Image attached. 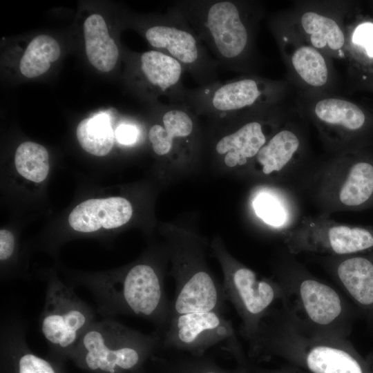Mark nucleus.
Wrapping results in <instances>:
<instances>
[{
	"label": "nucleus",
	"mask_w": 373,
	"mask_h": 373,
	"mask_svg": "<svg viewBox=\"0 0 373 373\" xmlns=\"http://www.w3.org/2000/svg\"><path fill=\"white\" fill-rule=\"evenodd\" d=\"M15 238L11 231L7 229L0 231V260L6 261L10 259L15 251Z\"/></svg>",
	"instance_id": "30"
},
{
	"label": "nucleus",
	"mask_w": 373,
	"mask_h": 373,
	"mask_svg": "<svg viewBox=\"0 0 373 373\" xmlns=\"http://www.w3.org/2000/svg\"><path fill=\"white\" fill-rule=\"evenodd\" d=\"M365 359L373 372V350L367 355Z\"/></svg>",
	"instance_id": "34"
},
{
	"label": "nucleus",
	"mask_w": 373,
	"mask_h": 373,
	"mask_svg": "<svg viewBox=\"0 0 373 373\" xmlns=\"http://www.w3.org/2000/svg\"><path fill=\"white\" fill-rule=\"evenodd\" d=\"M311 195L321 213L373 207L371 146L333 153L314 174Z\"/></svg>",
	"instance_id": "5"
},
{
	"label": "nucleus",
	"mask_w": 373,
	"mask_h": 373,
	"mask_svg": "<svg viewBox=\"0 0 373 373\" xmlns=\"http://www.w3.org/2000/svg\"><path fill=\"white\" fill-rule=\"evenodd\" d=\"M13 321L16 343L20 354L18 373H56L49 362L27 351L25 326L18 319L15 318Z\"/></svg>",
	"instance_id": "29"
},
{
	"label": "nucleus",
	"mask_w": 373,
	"mask_h": 373,
	"mask_svg": "<svg viewBox=\"0 0 373 373\" xmlns=\"http://www.w3.org/2000/svg\"><path fill=\"white\" fill-rule=\"evenodd\" d=\"M289 118L284 104L223 117L209 118L218 133L213 153L226 166H249L272 134Z\"/></svg>",
	"instance_id": "9"
},
{
	"label": "nucleus",
	"mask_w": 373,
	"mask_h": 373,
	"mask_svg": "<svg viewBox=\"0 0 373 373\" xmlns=\"http://www.w3.org/2000/svg\"><path fill=\"white\" fill-rule=\"evenodd\" d=\"M326 269L373 328V251L345 256H324Z\"/></svg>",
	"instance_id": "18"
},
{
	"label": "nucleus",
	"mask_w": 373,
	"mask_h": 373,
	"mask_svg": "<svg viewBox=\"0 0 373 373\" xmlns=\"http://www.w3.org/2000/svg\"><path fill=\"white\" fill-rule=\"evenodd\" d=\"M162 373H249L248 364L229 369L220 366L213 358L207 356L187 354L162 360Z\"/></svg>",
	"instance_id": "28"
},
{
	"label": "nucleus",
	"mask_w": 373,
	"mask_h": 373,
	"mask_svg": "<svg viewBox=\"0 0 373 373\" xmlns=\"http://www.w3.org/2000/svg\"><path fill=\"white\" fill-rule=\"evenodd\" d=\"M84 35L90 63L102 72L112 70L118 61L119 49L104 18L99 14L88 17L84 23Z\"/></svg>",
	"instance_id": "24"
},
{
	"label": "nucleus",
	"mask_w": 373,
	"mask_h": 373,
	"mask_svg": "<svg viewBox=\"0 0 373 373\" xmlns=\"http://www.w3.org/2000/svg\"><path fill=\"white\" fill-rule=\"evenodd\" d=\"M298 106L332 154L372 146V109L334 94L313 96L300 93Z\"/></svg>",
	"instance_id": "7"
},
{
	"label": "nucleus",
	"mask_w": 373,
	"mask_h": 373,
	"mask_svg": "<svg viewBox=\"0 0 373 373\" xmlns=\"http://www.w3.org/2000/svg\"><path fill=\"white\" fill-rule=\"evenodd\" d=\"M373 4V3H372Z\"/></svg>",
	"instance_id": "35"
},
{
	"label": "nucleus",
	"mask_w": 373,
	"mask_h": 373,
	"mask_svg": "<svg viewBox=\"0 0 373 373\" xmlns=\"http://www.w3.org/2000/svg\"><path fill=\"white\" fill-rule=\"evenodd\" d=\"M216 253L222 266V284L227 301L241 319L239 334L249 344L262 320L281 305L285 294L275 278L259 276L254 271L232 258L218 245Z\"/></svg>",
	"instance_id": "11"
},
{
	"label": "nucleus",
	"mask_w": 373,
	"mask_h": 373,
	"mask_svg": "<svg viewBox=\"0 0 373 373\" xmlns=\"http://www.w3.org/2000/svg\"><path fill=\"white\" fill-rule=\"evenodd\" d=\"M76 135L83 149L96 156L107 155L113 146L114 133L110 117L104 113L82 120Z\"/></svg>",
	"instance_id": "25"
},
{
	"label": "nucleus",
	"mask_w": 373,
	"mask_h": 373,
	"mask_svg": "<svg viewBox=\"0 0 373 373\" xmlns=\"http://www.w3.org/2000/svg\"><path fill=\"white\" fill-rule=\"evenodd\" d=\"M283 237L291 254L345 256L373 251V226L340 223L324 213L302 217Z\"/></svg>",
	"instance_id": "14"
},
{
	"label": "nucleus",
	"mask_w": 373,
	"mask_h": 373,
	"mask_svg": "<svg viewBox=\"0 0 373 373\" xmlns=\"http://www.w3.org/2000/svg\"><path fill=\"white\" fill-rule=\"evenodd\" d=\"M95 321L93 309L76 294L73 285L54 275L48 278L39 325L52 349L70 354Z\"/></svg>",
	"instance_id": "15"
},
{
	"label": "nucleus",
	"mask_w": 373,
	"mask_h": 373,
	"mask_svg": "<svg viewBox=\"0 0 373 373\" xmlns=\"http://www.w3.org/2000/svg\"><path fill=\"white\" fill-rule=\"evenodd\" d=\"M275 279L284 290L282 307L300 327L347 338L358 312L334 287L291 258L280 263Z\"/></svg>",
	"instance_id": "3"
},
{
	"label": "nucleus",
	"mask_w": 373,
	"mask_h": 373,
	"mask_svg": "<svg viewBox=\"0 0 373 373\" xmlns=\"http://www.w3.org/2000/svg\"><path fill=\"white\" fill-rule=\"evenodd\" d=\"M137 70L146 93L153 98L165 96L169 103L185 104L189 88L182 82L185 72L174 58L153 50L142 52L138 57Z\"/></svg>",
	"instance_id": "20"
},
{
	"label": "nucleus",
	"mask_w": 373,
	"mask_h": 373,
	"mask_svg": "<svg viewBox=\"0 0 373 373\" xmlns=\"http://www.w3.org/2000/svg\"><path fill=\"white\" fill-rule=\"evenodd\" d=\"M288 92L285 81L243 75L189 89L185 104L197 115L213 118L284 104Z\"/></svg>",
	"instance_id": "8"
},
{
	"label": "nucleus",
	"mask_w": 373,
	"mask_h": 373,
	"mask_svg": "<svg viewBox=\"0 0 373 373\" xmlns=\"http://www.w3.org/2000/svg\"><path fill=\"white\" fill-rule=\"evenodd\" d=\"M15 164L21 176L32 182H41L49 171L48 153L41 144L23 142L16 150Z\"/></svg>",
	"instance_id": "27"
},
{
	"label": "nucleus",
	"mask_w": 373,
	"mask_h": 373,
	"mask_svg": "<svg viewBox=\"0 0 373 373\" xmlns=\"http://www.w3.org/2000/svg\"><path fill=\"white\" fill-rule=\"evenodd\" d=\"M354 5L348 1H298L288 12L311 45L332 60H345L346 23Z\"/></svg>",
	"instance_id": "16"
},
{
	"label": "nucleus",
	"mask_w": 373,
	"mask_h": 373,
	"mask_svg": "<svg viewBox=\"0 0 373 373\" xmlns=\"http://www.w3.org/2000/svg\"><path fill=\"white\" fill-rule=\"evenodd\" d=\"M248 345L250 361L277 357L309 373H373L365 358L347 338L300 327L282 304L262 320Z\"/></svg>",
	"instance_id": "2"
},
{
	"label": "nucleus",
	"mask_w": 373,
	"mask_h": 373,
	"mask_svg": "<svg viewBox=\"0 0 373 373\" xmlns=\"http://www.w3.org/2000/svg\"><path fill=\"white\" fill-rule=\"evenodd\" d=\"M160 349V335L128 327L112 318L95 320L70 353L82 358L92 371L137 373L142 364Z\"/></svg>",
	"instance_id": "6"
},
{
	"label": "nucleus",
	"mask_w": 373,
	"mask_h": 373,
	"mask_svg": "<svg viewBox=\"0 0 373 373\" xmlns=\"http://www.w3.org/2000/svg\"><path fill=\"white\" fill-rule=\"evenodd\" d=\"M132 214L131 204L126 198L89 199L73 209L68 222L74 230L90 233L102 227L111 229L121 227L130 220Z\"/></svg>",
	"instance_id": "21"
},
{
	"label": "nucleus",
	"mask_w": 373,
	"mask_h": 373,
	"mask_svg": "<svg viewBox=\"0 0 373 373\" xmlns=\"http://www.w3.org/2000/svg\"><path fill=\"white\" fill-rule=\"evenodd\" d=\"M159 334L162 349L202 356L210 348L219 346L237 365L249 363L231 321L222 312L207 311L173 316Z\"/></svg>",
	"instance_id": "13"
},
{
	"label": "nucleus",
	"mask_w": 373,
	"mask_h": 373,
	"mask_svg": "<svg viewBox=\"0 0 373 373\" xmlns=\"http://www.w3.org/2000/svg\"><path fill=\"white\" fill-rule=\"evenodd\" d=\"M87 289L105 318L133 316L151 322L161 332L171 318V301L159 268L141 262L123 271L86 277L79 281Z\"/></svg>",
	"instance_id": "4"
},
{
	"label": "nucleus",
	"mask_w": 373,
	"mask_h": 373,
	"mask_svg": "<svg viewBox=\"0 0 373 373\" xmlns=\"http://www.w3.org/2000/svg\"><path fill=\"white\" fill-rule=\"evenodd\" d=\"M353 86L356 89L373 93V69L367 75L353 82Z\"/></svg>",
	"instance_id": "33"
},
{
	"label": "nucleus",
	"mask_w": 373,
	"mask_h": 373,
	"mask_svg": "<svg viewBox=\"0 0 373 373\" xmlns=\"http://www.w3.org/2000/svg\"><path fill=\"white\" fill-rule=\"evenodd\" d=\"M172 6L186 17L219 67L242 75H257L256 48L262 2L253 0H178Z\"/></svg>",
	"instance_id": "1"
},
{
	"label": "nucleus",
	"mask_w": 373,
	"mask_h": 373,
	"mask_svg": "<svg viewBox=\"0 0 373 373\" xmlns=\"http://www.w3.org/2000/svg\"><path fill=\"white\" fill-rule=\"evenodd\" d=\"M157 122L150 127L149 140L160 157L193 154L198 149L199 130L195 113L186 104H157Z\"/></svg>",
	"instance_id": "17"
},
{
	"label": "nucleus",
	"mask_w": 373,
	"mask_h": 373,
	"mask_svg": "<svg viewBox=\"0 0 373 373\" xmlns=\"http://www.w3.org/2000/svg\"><path fill=\"white\" fill-rule=\"evenodd\" d=\"M138 130L132 124H121L115 131V137L118 142L124 145L133 144L138 136Z\"/></svg>",
	"instance_id": "32"
},
{
	"label": "nucleus",
	"mask_w": 373,
	"mask_h": 373,
	"mask_svg": "<svg viewBox=\"0 0 373 373\" xmlns=\"http://www.w3.org/2000/svg\"><path fill=\"white\" fill-rule=\"evenodd\" d=\"M144 35L155 50L179 61L199 86L218 80L217 61L184 15L172 5L146 23Z\"/></svg>",
	"instance_id": "12"
},
{
	"label": "nucleus",
	"mask_w": 373,
	"mask_h": 373,
	"mask_svg": "<svg viewBox=\"0 0 373 373\" xmlns=\"http://www.w3.org/2000/svg\"><path fill=\"white\" fill-rule=\"evenodd\" d=\"M248 369L249 373H309L288 363L274 368H267L258 366L249 361Z\"/></svg>",
	"instance_id": "31"
},
{
	"label": "nucleus",
	"mask_w": 373,
	"mask_h": 373,
	"mask_svg": "<svg viewBox=\"0 0 373 373\" xmlns=\"http://www.w3.org/2000/svg\"><path fill=\"white\" fill-rule=\"evenodd\" d=\"M61 49L58 42L52 37L41 35L28 44L19 63L22 75L34 78L45 73L51 63L57 60Z\"/></svg>",
	"instance_id": "26"
},
{
	"label": "nucleus",
	"mask_w": 373,
	"mask_h": 373,
	"mask_svg": "<svg viewBox=\"0 0 373 373\" xmlns=\"http://www.w3.org/2000/svg\"><path fill=\"white\" fill-rule=\"evenodd\" d=\"M252 208L259 219L283 236L300 219L298 203L286 189L259 191L252 200Z\"/></svg>",
	"instance_id": "23"
},
{
	"label": "nucleus",
	"mask_w": 373,
	"mask_h": 373,
	"mask_svg": "<svg viewBox=\"0 0 373 373\" xmlns=\"http://www.w3.org/2000/svg\"><path fill=\"white\" fill-rule=\"evenodd\" d=\"M346 59L352 81L373 69V17H364L354 8L347 21Z\"/></svg>",
	"instance_id": "22"
},
{
	"label": "nucleus",
	"mask_w": 373,
	"mask_h": 373,
	"mask_svg": "<svg viewBox=\"0 0 373 373\" xmlns=\"http://www.w3.org/2000/svg\"><path fill=\"white\" fill-rule=\"evenodd\" d=\"M269 30L287 67L290 81L306 95L334 94L337 76L332 59L299 32L288 10L268 19Z\"/></svg>",
	"instance_id": "10"
},
{
	"label": "nucleus",
	"mask_w": 373,
	"mask_h": 373,
	"mask_svg": "<svg viewBox=\"0 0 373 373\" xmlns=\"http://www.w3.org/2000/svg\"><path fill=\"white\" fill-rule=\"evenodd\" d=\"M305 149L303 131L289 118L269 138L249 167L261 176L281 178L300 162Z\"/></svg>",
	"instance_id": "19"
}]
</instances>
